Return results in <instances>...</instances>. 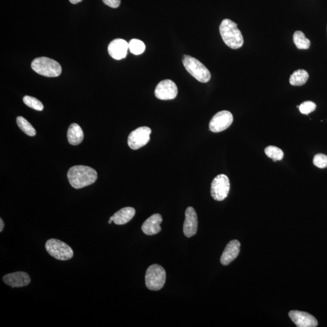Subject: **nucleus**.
Wrapping results in <instances>:
<instances>
[{"label":"nucleus","mask_w":327,"mask_h":327,"mask_svg":"<svg viewBox=\"0 0 327 327\" xmlns=\"http://www.w3.org/2000/svg\"><path fill=\"white\" fill-rule=\"evenodd\" d=\"M97 177V172L94 169L85 166H74L69 169L68 173L70 185L76 189L93 185Z\"/></svg>","instance_id":"nucleus-1"},{"label":"nucleus","mask_w":327,"mask_h":327,"mask_svg":"<svg viewBox=\"0 0 327 327\" xmlns=\"http://www.w3.org/2000/svg\"><path fill=\"white\" fill-rule=\"evenodd\" d=\"M220 32L226 45L233 49L241 48L244 44L243 37L238 28V25L229 19L221 22Z\"/></svg>","instance_id":"nucleus-2"},{"label":"nucleus","mask_w":327,"mask_h":327,"mask_svg":"<svg viewBox=\"0 0 327 327\" xmlns=\"http://www.w3.org/2000/svg\"><path fill=\"white\" fill-rule=\"evenodd\" d=\"M31 68L37 74L47 77H57L62 72L59 63L45 57L36 58L32 61Z\"/></svg>","instance_id":"nucleus-3"},{"label":"nucleus","mask_w":327,"mask_h":327,"mask_svg":"<svg viewBox=\"0 0 327 327\" xmlns=\"http://www.w3.org/2000/svg\"><path fill=\"white\" fill-rule=\"evenodd\" d=\"M183 63L189 74L201 83H207L211 78V74L209 69L197 58L189 55H184Z\"/></svg>","instance_id":"nucleus-4"},{"label":"nucleus","mask_w":327,"mask_h":327,"mask_svg":"<svg viewBox=\"0 0 327 327\" xmlns=\"http://www.w3.org/2000/svg\"><path fill=\"white\" fill-rule=\"evenodd\" d=\"M166 273L162 267L157 264L151 265L146 271V287L152 291L160 290L165 284Z\"/></svg>","instance_id":"nucleus-5"},{"label":"nucleus","mask_w":327,"mask_h":327,"mask_svg":"<svg viewBox=\"0 0 327 327\" xmlns=\"http://www.w3.org/2000/svg\"><path fill=\"white\" fill-rule=\"evenodd\" d=\"M45 247L49 255L60 261H67L72 259L74 256V251L72 248L58 239H49L46 242Z\"/></svg>","instance_id":"nucleus-6"},{"label":"nucleus","mask_w":327,"mask_h":327,"mask_svg":"<svg viewBox=\"0 0 327 327\" xmlns=\"http://www.w3.org/2000/svg\"><path fill=\"white\" fill-rule=\"evenodd\" d=\"M230 188V181L227 175H219L212 183L210 190L212 197L216 201H223L229 195Z\"/></svg>","instance_id":"nucleus-7"},{"label":"nucleus","mask_w":327,"mask_h":327,"mask_svg":"<svg viewBox=\"0 0 327 327\" xmlns=\"http://www.w3.org/2000/svg\"><path fill=\"white\" fill-rule=\"evenodd\" d=\"M151 128L140 127L132 131L128 137V145L131 149L138 150L145 145L150 141Z\"/></svg>","instance_id":"nucleus-8"},{"label":"nucleus","mask_w":327,"mask_h":327,"mask_svg":"<svg viewBox=\"0 0 327 327\" xmlns=\"http://www.w3.org/2000/svg\"><path fill=\"white\" fill-rule=\"evenodd\" d=\"M233 116L231 112L223 110L216 113L209 123L210 130L214 133H219L227 129L232 125Z\"/></svg>","instance_id":"nucleus-9"},{"label":"nucleus","mask_w":327,"mask_h":327,"mask_svg":"<svg viewBox=\"0 0 327 327\" xmlns=\"http://www.w3.org/2000/svg\"><path fill=\"white\" fill-rule=\"evenodd\" d=\"M178 90L176 84L171 80H165L160 82L154 90L156 97L160 100H174L177 97Z\"/></svg>","instance_id":"nucleus-10"},{"label":"nucleus","mask_w":327,"mask_h":327,"mask_svg":"<svg viewBox=\"0 0 327 327\" xmlns=\"http://www.w3.org/2000/svg\"><path fill=\"white\" fill-rule=\"evenodd\" d=\"M289 317L297 326L298 327H316L317 320L311 314L306 312L292 310L289 312Z\"/></svg>","instance_id":"nucleus-11"},{"label":"nucleus","mask_w":327,"mask_h":327,"mask_svg":"<svg viewBox=\"0 0 327 327\" xmlns=\"http://www.w3.org/2000/svg\"><path fill=\"white\" fill-rule=\"evenodd\" d=\"M185 221L183 226V232L186 237L191 238L196 235L198 230V216L195 210L189 207L186 210Z\"/></svg>","instance_id":"nucleus-12"},{"label":"nucleus","mask_w":327,"mask_h":327,"mask_svg":"<svg viewBox=\"0 0 327 327\" xmlns=\"http://www.w3.org/2000/svg\"><path fill=\"white\" fill-rule=\"evenodd\" d=\"M3 281L6 284L13 288L23 287L30 284L31 278L27 273L17 271L7 274L3 277Z\"/></svg>","instance_id":"nucleus-13"},{"label":"nucleus","mask_w":327,"mask_h":327,"mask_svg":"<svg viewBox=\"0 0 327 327\" xmlns=\"http://www.w3.org/2000/svg\"><path fill=\"white\" fill-rule=\"evenodd\" d=\"M128 43L126 41L120 39L111 42L108 46V52L111 57L116 60L123 59L127 56Z\"/></svg>","instance_id":"nucleus-14"},{"label":"nucleus","mask_w":327,"mask_h":327,"mask_svg":"<svg viewBox=\"0 0 327 327\" xmlns=\"http://www.w3.org/2000/svg\"><path fill=\"white\" fill-rule=\"evenodd\" d=\"M241 244L237 240H233L227 245L221 257V263L228 265L237 258L240 252Z\"/></svg>","instance_id":"nucleus-15"},{"label":"nucleus","mask_w":327,"mask_h":327,"mask_svg":"<svg viewBox=\"0 0 327 327\" xmlns=\"http://www.w3.org/2000/svg\"><path fill=\"white\" fill-rule=\"evenodd\" d=\"M162 222L161 215L158 214L151 215L143 223L141 227L142 231L144 234L148 236L156 235L161 231L160 225Z\"/></svg>","instance_id":"nucleus-16"},{"label":"nucleus","mask_w":327,"mask_h":327,"mask_svg":"<svg viewBox=\"0 0 327 327\" xmlns=\"http://www.w3.org/2000/svg\"><path fill=\"white\" fill-rule=\"evenodd\" d=\"M135 210L133 207H127L119 210L110 218L109 224L113 221L116 225H124L132 220L135 215Z\"/></svg>","instance_id":"nucleus-17"},{"label":"nucleus","mask_w":327,"mask_h":327,"mask_svg":"<svg viewBox=\"0 0 327 327\" xmlns=\"http://www.w3.org/2000/svg\"><path fill=\"white\" fill-rule=\"evenodd\" d=\"M83 139V131L80 125L76 123L70 125L68 131V139L69 144L73 145L80 144Z\"/></svg>","instance_id":"nucleus-18"},{"label":"nucleus","mask_w":327,"mask_h":327,"mask_svg":"<svg viewBox=\"0 0 327 327\" xmlns=\"http://www.w3.org/2000/svg\"><path fill=\"white\" fill-rule=\"evenodd\" d=\"M309 77L308 73L303 69L294 71L290 76V83L294 86H301L306 83Z\"/></svg>","instance_id":"nucleus-19"},{"label":"nucleus","mask_w":327,"mask_h":327,"mask_svg":"<svg viewBox=\"0 0 327 327\" xmlns=\"http://www.w3.org/2000/svg\"><path fill=\"white\" fill-rule=\"evenodd\" d=\"M293 42L296 48L301 50H306L310 46V41L306 39L302 31H297L293 35Z\"/></svg>","instance_id":"nucleus-20"},{"label":"nucleus","mask_w":327,"mask_h":327,"mask_svg":"<svg viewBox=\"0 0 327 327\" xmlns=\"http://www.w3.org/2000/svg\"><path fill=\"white\" fill-rule=\"evenodd\" d=\"M17 123L18 124L19 128L23 132L30 136H34L36 135V130L32 124L29 123L28 121L26 120L22 116H19L17 118Z\"/></svg>","instance_id":"nucleus-21"},{"label":"nucleus","mask_w":327,"mask_h":327,"mask_svg":"<svg viewBox=\"0 0 327 327\" xmlns=\"http://www.w3.org/2000/svg\"><path fill=\"white\" fill-rule=\"evenodd\" d=\"M265 153L266 155L272 159L273 161L281 160L284 157V152L279 148L276 146L270 145L265 148Z\"/></svg>","instance_id":"nucleus-22"},{"label":"nucleus","mask_w":327,"mask_h":327,"mask_svg":"<svg viewBox=\"0 0 327 327\" xmlns=\"http://www.w3.org/2000/svg\"><path fill=\"white\" fill-rule=\"evenodd\" d=\"M128 49L134 55H141L145 51V44L141 40L133 39L128 43Z\"/></svg>","instance_id":"nucleus-23"},{"label":"nucleus","mask_w":327,"mask_h":327,"mask_svg":"<svg viewBox=\"0 0 327 327\" xmlns=\"http://www.w3.org/2000/svg\"><path fill=\"white\" fill-rule=\"evenodd\" d=\"M23 102L26 106L38 111H42L44 109L43 104L42 102L37 100V98L30 96H25L23 98Z\"/></svg>","instance_id":"nucleus-24"},{"label":"nucleus","mask_w":327,"mask_h":327,"mask_svg":"<svg viewBox=\"0 0 327 327\" xmlns=\"http://www.w3.org/2000/svg\"><path fill=\"white\" fill-rule=\"evenodd\" d=\"M316 105L313 102L307 101L303 102L300 105L299 109L300 112L304 115H308L316 109Z\"/></svg>","instance_id":"nucleus-25"},{"label":"nucleus","mask_w":327,"mask_h":327,"mask_svg":"<svg viewBox=\"0 0 327 327\" xmlns=\"http://www.w3.org/2000/svg\"><path fill=\"white\" fill-rule=\"evenodd\" d=\"M313 165L319 169L327 168V156L322 153H318L314 156Z\"/></svg>","instance_id":"nucleus-26"},{"label":"nucleus","mask_w":327,"mask_h":327,"mask_svg":"<svg viewBox=\"0 0 327 327\" xmlns=\"http://www.w3.org/2000/svg\"><path fill=\"white\" fill-rule=\"evenodd\" d=\"M104 4L112 8H117L120 6L121 0H103Z\"/></svg>","instance_id":"nucleus-27"},{"label":"nucleus","mask_w":327,"mask_h":327,"mask_svg":"<svg viewBox=\"0 0 327 327\" xmlns=\"http://www.w3.org/2000/svg\"><path fill=\"white\" fill-rule=\"evenodd\" d=\"M5 227V224L4 221H3L2 219H0V232H2L3 230H4Z\"/></svg>","instance_id":"nucleus-28"},{"label":"nucleus","mask_w":327,"mask_h":327,"mask_svg":"<svg viewBox=\"0 0 327 327\" xmlns=\"http://www.w3.org/2000/svg\"><path fill=\"white\" fill-rule=\"evenodd\" d=\"M83 0H69V2L71 3L72 4L76 5L78 4V3H80Z\"/></svg>","instance_id":"nucleus-29"}]
</instances>
